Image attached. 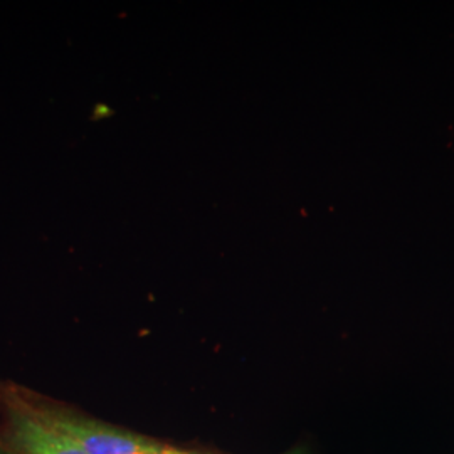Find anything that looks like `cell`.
Instances as JSON below:
<instances>
[{"label": "cell", "mask_w": 454, "mask_h": 454, "mask_svg": "<svg viewBox=\"0 0 454 454\" xmlns=\"http://www.w3.org/2000/svg\"><path fill=\"white\" fill-rule=\"evenodd\" d=\"M29 409L37 419L73 439L88 454H192L82 416L31 404Z\"/></svg>", "instance_id": "1"}, {"label": "cell", "mask_w": 454, "mask_h": 454, "mask_svg": "<svg viewBox=\"0 0 454 454\" xmlns=\"http://www.w3.org/2000/svg\"><path fill=\"white\" fill-rule=\"evenodd\" d=\"M11 439L20 454H88L73 439L37 419L20 399L11 407Z\"/></svg>", "instance_id": "2"}, {"label": "cell", "mask_w": 454, "mask_h": 454, "mask_svg": "<svg viewBox=\"0 0 454 454\" xmlns=\"http://www.w3.org/2000/svg\"><path fill=\"white\" fill-rule=\"evenodd\" d=\"M9 453V451H7V450H5V448H4V446H2V444H0V454H7Z\"/></svg>", "instance_id": "3"}, {"label": "cell", "mask_w": 454, "mask_h": 454, "mask_svg": "<svg viewBox=\"0 0 454 454\" xmlns=\"http://www.w3.org/2000/svg\"><path fill=\"white\" fill-rule=\"evenodd\" d=\"M290 454H300V453H290Z\"/></svg>", "instance_id": "4"}]
</instances>
